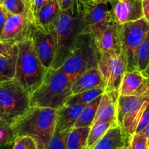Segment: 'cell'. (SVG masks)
Segmentation results:
<instances>
[{"label": "cell", "mask_w": 149, "mask_h": 149, "mask_svg": "<svg viewBox=\"0 0 149 149\" xmlns=\"http://www.w3.org/2000/svg\"><path fill=\"white\" fill-rule=\"evenodd\" d=\"M58 110L29 107L11 125L16 137H30L39 149H47L54 134Z\"/></svg>", "instance_id": "obj_1"}, {"label": "cell", "mask_w": 149, "mask_h": 149, "mask_svg": "<svg viewBox=\"0 0 149 149\" xmlns=\"http://www.w3.org/2000/svg\"><path fill=\"white\" fill-rule=\"evenodd\" d=\"M72 81L60 70L49 69L39 88L29 96L30 107L60 110L73 95Z\"/></svg>", "instance_id": "obj_2"}, {"label": "cell", "mask_w": 149, "mask_h": 149, "mask_svg": "<svg viewBox=\"0 0 149 149\" xmlns=\"http://www.w3.org/2000/svg\"><path fill=\"white\" fill-rule=\"evenodd\" d=\"M55 27L57 48L51 68L58 70L71 56L79 35L88 31L79 13L77 6L74 10H61L55 22Z\"/></svg>", "instance_id": "obj_3"}, {"label": "cell", "mask_w": 149, "mask_h": 149, "mask_svg": "<svg viewBox=\"0 0 149 149\" xmlns=\"http://www.w3.org/2000/svg\"><path fill=\"white\" fill-rule=\"evenodd\" d=\"M17 58L15 80L30 96L40 86L47 70L36 55L29 38L17 42Z\"/></svg>", "instance_id": "obj_4"}, {"label": "cell", "mask_w": 149, "mask_h": 149, "mask_svg": "<svg viewBox=\"0 0 149 149\" xmlns=\"http://www.w3.org/2000/svg\"><path fill=\"white\" fill-rule=\"evenodd\" d=\"M100 52L90 33L84 32L77 39L71 56L58 70L73 82L87 70L97 67Z\"/></svg>", "instance_id": "obj_5"}, {"label": "cell", "mask_w": 149, "mask_h": 149, "mask_svg": "<svg viewBox=\"0 0 149 149\" xmlns=\"http://www.w3.org/2000/svg\"><path fill=\"white\" fill-rule=\"evenodd\" d=\"M29 107V95L17 80L0 83V122L12 125Z\"/></svg>", "instance_id": "obj_6"}, {"label": "cell", "mask_w": 149, "mask_h": 149, "mask_svg": "<svg viewBox=\"0 0 149 149\" xmlns=\"http://www.w3.org/2000/svg\"><path fill=\"white\" fill-rule=\"evenodd\" d=\"M149 103V96L119 95L116 102V123L129 140L135 132L141 116Z\"/></svg>", "instance_id": "obj_7"}, {"label": "cell", "mask_w": 149, "mask_h": 149, "mask_svg": "<svg viewBox=\"0 0 149 149\" xmlns=\"http://www.w3.org/2000/svg\"><path fill=\"white\" fill-rule=\"evenodd\" d=\"M77 10L87 31L97 39L114 20L110 3H97L89 0H77Z\"/></svg>", "instance_id": "obj_8"}, {"label": "cell", "mask_w": 149, "mask_h": 149, "mask_svg": "<svg viewBox=\"0 0 149 149\" xmlns=\"http://www.w3.org/2000/svg\"><path fill=\"white\" fill-rule=\"evenodd\" d=\"M149 32V23L144 18L121 26L122 56L127 64V72L137 70L136 52Z\"/></svg>", "instance_id": "obj_9"}, {"label": "cell", "mask_w": 149, "mask_h": 149, "mask_svg": "<svg viewBox=\"0 0 149 149\" xmlns=\"http://www.w3.org/2000/svg\"><path fill=\"white\" fill-rule=\"evenodd\" d=\"M27 38L31 40L33 49L42 65L47 70L50 69L57 48V33L55 26L42 28L31 21Z\"/></svg>", "instance_id": "obj_10"}, {"label": "cell", "mask_w": 149, "mask_h": 149, "mask_svg": "<svg viewBox=\"0 0 149 149\" xmlns=\"http://www.w3.org/2000/svg\"><path fill=\"white\" fill-rule=\"evenodd\" d=\"M106 93L119 95V88L125 74L127 64L122 54L100 53L97 64Z\"/></svg>", "instance_id": "obj_11"}, {"label": "cell", "mask_w": 149, "mask_h": 149, "mask_svg": "<svg viewBox=\"0 0 149 149\" xmlns=\"http://www.w3.org/2000/svg\"><path fill=\"white\" fill-rule=\"evenodd\" d=\"M31 21V13L29 8L18 15L9 14L0 41L17 43L27 38L29 25Z\"/></svg>", "instance_id": "obj_12"}, {"label": "cell", "mask_w": 149, "mask_h": 149, "mask_svg": "<svg viewBox=\"0 0 149 149\" xmlns=\"http://www.w3.org/2000/svg\"><path fill=\"white\" fill-rule=\"evenodd\" d=\"M110 4L113 19L120 25L143 18L142 0H113Z\"/></svg>", "instance_id": "obj_13"}, {"label": "cell", "mask_w": 149, "mask_h": 149, "mask_svg": "<svg viewBox=\"0 0 149 149\" xmlns=\"http://www.w3.org/2000/svg\"><path fill=\"white\" fill-rule=\"evenodd\" d=\"M122 96H149V77L140 70L126 72L119 88Z\"/></svg>", "instance_id": "obj_14"}, {"label": "cell", "mask_w": 149, "mask_h": 149, "mask_svg": "<svg viewBox=\"0 0 149 149\" xmlns=\"http://www.w3.org/2000/svg\"><path fill=\"white\" fill-rule=\"evenodd\" d=\"M121 26L122 25L113 20L101 35L95 39L99 52L122 54Z\"/></svg>", "instance_id": "obj_15"}, {"label": "cell", "mask_w": 149, "mask_h": 149, "mask_svg": "<svg viewBox=\"0 0 149 149\" xmlns=\"http://www.w3.org/2000/svg\"><path fill=\"white\" fill-rule=\"evenodd\" d=\"M84 105H65L58 110L55 131L58 133H69L74 127Z\"/></svg>", "instance_id": "obj_16"}, {"label": "cell", "mask_w": 149, "mask_h": 149, "mask_svg": "<svg viewBox=\"0 0 149 149\" xmlns=\"http://www.w3.org/2000/svg\"><path fill=\"white\" fill-rule=\"evenodd\" d=\"M100 86H104V83L98 67H95L79 76L72 83L71 91L73 94H77Z\"/></svg>", "instance_id": "obj_17"}, {"label": "cell", "mask_w": 149, "mask_h": 149, "mask_svg": "<svg viewBox=\"0 0 149 149\" xmlns=\"http://www.w3.org/2000/svg\"><path fill=\"white\" fill-rule=\"evenodd\" d=\"M119 96L106 92L102 95L93 124L100 121L116 123V102Z\"/></svg>", "instance_id": "obj_18"}, {"label": "cell", "mask_w": 149, "mask_h": 149, "mask_svg": "<svg viewBox=\"0 0 149 149\" xmlns=\"http://www.w3.org/2000/svg\"><path fill=\"white\" fill-rule=\"evenodd\" d=\"M60 12L61 9L58 0H52L35 14H31V21L36 26L42 28L54 26Z\"/></svg>", "instance_id": "obj_19"}, {"label": "cell", "mask_w": 149, "mask_h": 149, "mask_svg": "<svg viewBox=\"0 0 149 149\" xmlns=\"http://www.w3.org/2000/svg\"><path fill=\"white\" fill-rule=\"evenodd\" d=\"M130 144L119 126L111 127L90 149H119Z\"/></svg>", "instance_id": "obj_20"}, {"label": "cell", "mask_w": 149, "mask_h": 149, "mask_svg": "<svg viewBox=\"0 0 149 149\" xmlns=\"http://www.w3.org/2000/svg\"><path fill=\"white\" fill-rule=\"evenodd\" d=\"M17 58V45L14 44L0 56V83L15 78Z\"/></svg>", "instance_id": "obj_21"}, {"label": "cell", "mask_w": 149, "mask_h": 149, "mask_svg": "<svg viewBox=\"0 0 149 149\" xmlns=\"http://www.w3.org/2000/svg\"><path fill=\"white\" fill-rule=\"evenodd\" d=\"M90 127H74L67 136L66 149H83L87 147Z\"/></svg>", "instance_id": "obj_22"}, {"label": "cell", "mask_w": 149, "mask_h": 149, "mask_svg": "<svg viewBox=\"0 0 149 149\" xmlns=\"http://www.w3.org/2000/svg\"><path fill=\"white\" fill-rule=\"evenodd\" d=\"M102 96L93 100L84 106L78 119L74 124V127H91L95 117L97 108Z\"/></svg>", "instance_id": "obj_23"}, {"label": "cell", "mask_w": 149, "mask_h": 149, "mask_svg": "<svg viewBox=\"0 0 149 149\" xmlns=\"http://www.w3.org/2000/svg\"><path fill=\"white\" fill-rule=\"evenodd\" d=\"M105 93L104 86H100L92 89L90 90L85 91L81 93L73 94L70 97L65 105H84L90 103L97 99L99 96H102Z\"/></svg>", "instance_id": "obj_24"}, {"label": "cell", "mask_w": 149, "mask_h": 149, "mask_svg": "<svg viewBox=\"0 0 149 149\" xmlns=\"http://www.w3.org/2000/svg\"><path fill=\"white\" fill-rule=\"evenodd\" d=\"M116 126H118L117 124L111 121H100L93 124V126L90 127V131L87 138V148H91L111 127Z\"/></svg>", "instance_id": "obj_25"}, {"label": "cell", "mask_w": 149, "mask_h": 149, "mask_svg": "<svg viewBox=\"0 0 149 149\" xmlns=\"http://www.w3.org/2000/svg\"><path fill=\"white\" fill-rule=\"evenodd\" d=\"M135 60L137 70L147 74L149 69V32L137 50Z\"/></svg>", "instance_id": "obj_26"}, {"label": "cell", "mask_w": 149, "mask_h": 149, "mask_svg": "<svg viewBox=\"0 0 149 149\" xmlns=\"http://www.w3.org/2000/svg\"><path fill=\"white\" fill-rule=\"evenodd\" d=\"M16 139L11 125L0 122V148L12 147Z\"/></svg>", "instance_id": "obj_27"}, {"label": "cell", "mask_w": 149, "mask_h": 149, "mask_svg": "<svg viewBox=\"0 0 149 149\" xmlns=\"http://www.w3.org/2000/svg\"><path fill=\"white\" fill-rule=\"evenodd\" d=\"M2 6L11 15L21 14L28 8L23 0H3Z\"/></svg>", "instance_id": "obj_28"}, {"label": "cell", "mask_w": 149, "mask_h": 149, "mask_svg": "<svg viewBox=\"0 0 149 149\" xmlns=\"http://www.w3.org/2000/svg\"><path fill=\"white\" fill-rule=\"evenodd\" d=\"M130 145L132 149H149L146 133H134L130 138Z\"/></svg>", "instance_id": "obj_29"}, {"label": "cell", "mask_w": 149, "mask_h": 149, "mask_svg": "<svg viewBox=\"0 0 149 149\" xmlns=\"http://www.w3.org/2000/svg\"><path fill=\"white\" fill-rule=\"evenodd\" d=\"M68 134V133H58L54 131L47 149H66Z\"/></svg>", "instance_id": "obj_30"}, {"label": "cell", "mask_w": 149, "mask_h": 149, "mask_svg": "<svg viewBox=\"0 0 149 149\" xmlns=\"http://www.w3.org/2000/svg\"><path fill=\"white\" fill-rule=\"evenodd\" d=\"M10 149H39L36 142L30 137H17Z\"/></svg>", "instance_id": "obj_31"}, {"label": "cell", "mask_w": 149, "mask_h": 149, "mask_svg": "<svg viewBox=\"0 0 149 149\" xmlns=\"http://www.w3.org/2000/svg\"><path fill=\"white\" fill-rule=\"evenodd\" d=\"M149 126V103L147 105L142 116H141V120L138 124L135 133H141L145 132L146 129Z\"/></svg>", "instance_id": "obj_32"}, {"label": "cell", "mask_w": 149, "mask_h": 149, "mask_svg": "<svg viewBox=\"0 0 149 149\" xmlns=\"http://www.w3.org/2000/svg\"><path fill=\"white\" fill-rule=\"evenodd\" d=\"M52 0H30L29 9L32 15L39 11L42 7L50 2Z\"/></svg>", "instance_id": "obj_33"}, {"label": "cell", "mask_w": 149, "mask_h": 149, "mask_svg": "<svg viewBox=\"0 0 149 149\" xmlns=\"http://www.w3.org/2000/svg\"><path fill=\"white\" fill-rule=\"evenodd\" d=\"M77 0H58L61 10L68 11L74 10L77 6Z\"/></svg>", "instance_id": "obj_34"}, {"label": "cell", "mask_w": 149, "mask_h": 149, "mask_svg": "<svg viewBox=\"0 0 149 149\" xmlns=\"http://www.w3.org/2000/svg\"><path fill=\"white\" fill-rule=\"evenodd\" d=\"M8 15L9 13L6 11L5 9L2 6V4H1L0 5V36H1L4 26H5Z\"/></svg>", "instance_id": "obj_35"}, {"label": "cell", "mask_w": 149, "mask_h": 149, "mask_svg": "<svg viewBox=\"0 0 149 149\" xmlns=\"http://www.w3.org/2000/svg\"><path fill=\"white\" fill-rule=\"evenodd\" d=\"M143 18L149 23V0H142Z\"/></svg>", "instance_id": "obj_36"}, {"label": "cell", "mask_w": 149, "mask_h": 149, "mask_svg": "<svg viewBox=\"0 0 149 149\" xmlns=\"http://www.w3.org/2000/svg\"><path fill=\"white\" fill-rule=\"evenodd\" d=\"M14 44L13 42H2V41H0V56L1 54L4 53L5 52H7L12 46H13Z\"/></svg>", "instance_id": "obj_37"}, {"label": "cell", "mask_w": 149, "mask_h": 149, "mask_svg": "<svg viewBox=\"0 0 149 149\" xmlns=\"http://www.w3.org/2000/svg\"><path fill=\"white\" fill-rule=\"evenodd\" d=\"M89 1H94V2L97 3H110L111 1H112L113 0H89Z\"/></svg>", "instance_id": "obj_38"}, {"label": "cell", "mask_w": 149, "mask_h": 149, "mask_svg": "<svg viewBox=\"0 0 149 149\" xmlns=\"http://www.w3.org/2000/svg\"><path fill=\"white\" fill-rule=\"evenodd\" d=\"M145 133L146 134L147 136V138H148V145H149V126L148 128L146 129V130L145 131Z\"/></svg>", "instance_id": "obj_39"}, {"label": "cell", "mask_w": 149, "mask_h": 149, "mask_svg": "<svg viewBox=\"0 0 149 149\" xmlns=\"http://www.w3.org/2000/svg\"><path fill=\"white\" fill-rule=\"evenodd\" d=\"M23 2H24L25 4H26V5L27 6L28 8H29V4H30V0H23Z\"/></svg>", "instance_id": "obj_40"}, {"label": "cell", "mask_w": 149, "mask_h": 149, "mask_svg": "<svg viewBox=\"0 0 149 149\" xmlns=\"http://www.w3.org/2000/svg\"><path fill=\"white\" fill-rule=\"evenodd\" d=\"M127 146H128V145H127L123 146V147H122L121 148H119V149H127Z\"/></svg>", "instance_id": "obj_41"}, {"label": "cell", "mask_w": 149, "mask_h": 149, "mask_svg": "<svg viewBox=\"0 0 149 149\" xmlns=\"http://www.w3.org/2000/svg\"><path fill=\"white\" fill-rule=\"evenodd\" d=\"M127 149H132V148H131L130 145V144H129V145H128V146H127Z\"/></svg>", "instance_id": "obj_42"}, {"label": "cell", "mask_w": 149, "mask_h": 149, "mask_svg": "<svg viewBox=\"0 0 149 149\" xmlns=\"http://www.w3.org/2000/svg\"><path fill=\"white\" fill-rule=\"evenodd\" d=\"M2 2H3V0H0V5L2 4Z\"/></svg>", "instance_id": "obj_43"}, {"label": "cell", "mask_w": 149, "mask_h": 149, "mask_svg": "<svg viewBox=\"0 0 149 149\" xmlns=\"http://www.w3.org/2000/svg\"><path fill=\"white\" fill-rule=\"evenodd\" d=\"M147 74H148V77H149V69H148V72H147Z\"/></svg>", "instance_id": "obj_44"}, {"label": "cell", "mask_w": 149, "mask_h": 149, "mask_svg": "<svg viewBox=\"0 0 149 149\" xmlns=\"http://www.w3.org/2000/svg\"><path fill=\"white\" fill-rule=\"evenodd\" d=\"M83 149H90V148H88L86 147V148H83Z\"/></svg>", "instance_id": "obj_45"}]
</instances>
